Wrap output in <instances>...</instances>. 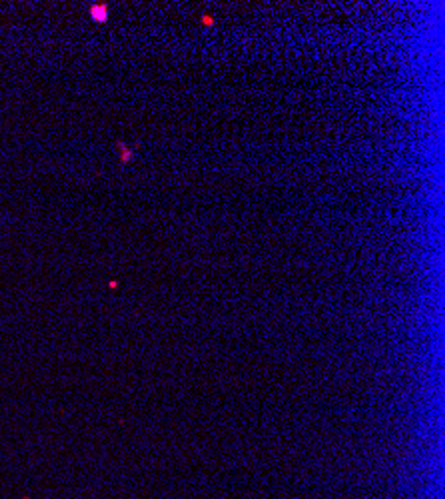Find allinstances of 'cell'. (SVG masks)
<instances>
[{"instance_id": "cell-1", "label": "cell", "mask_w": 445, "mask_h": 499, "mask_svg": "<svg viewBox=\"0 0 445 499\" xmlns=\"http://www.w3.org/2000/svg\"><path fill=\"white\" fill-rule=\"evenodd\" d=\"M108 12L110 10H108L106 4H90V8H88V14H90V18L94 22H106Z\"/></svg>"}, {"instance_id": "cell-2", "label": "cell", "mask_w": 445, "mask_h": 499, "mask_svg": "<svg viewBox=\"0 0 445 499\" xmlns=\"http://www.w3.org/2000/svg\"><path fill=\"white\" fill-rule=\"evenodd\" d=\"M118 148H120V162L122 164H126L128 160H132V156H134V152H132V148H128L126 144H118Z\"/></svg>"}]
</instances>
